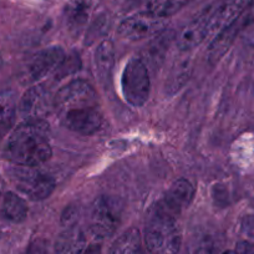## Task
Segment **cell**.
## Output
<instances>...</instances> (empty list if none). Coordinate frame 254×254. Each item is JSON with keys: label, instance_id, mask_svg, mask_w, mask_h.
<instances>
[{"label": "cell", "instance_id": "21", "mask_svg": "<svg viewBox=\"0 0 254 254\" xmlns=\"http://www.w3.org/2000/svg\"><path fill=\"white\" fill-rule=\"evenodd\" d=\"M29 252H30L31 254H55V251H53L51 247L44 241L36 242L34 246H31L30 251Z\"/></svg>", "mask_w": 254, "mask_h": 254}, {"label": "cell", "instance_id": "25", "mask_svg": "<svg viewBox=\"0 0 254 254\" xmlns=\"http://www.w3.org/2000/svg\"><path fill=\"white\" fill-rule=\"evenodd\" d=\"M1 66H3V58L0 55V69H1Z\"/></svg>", "mask_w": 254, "mask_h": 254}, {"label": "cell", "instance_id": "24", "mask_svg": "<svg viewBox=\"0 0 254 254\" xmlns=\"http://www.w3.org/2000/svg\"><path fill=\"white\" fill-rule=\"evenodd\" d=\"M222 254H237V253L234 251H226V252H223Z\"/></svg>", "mask_w": 254, "mask_h": 254}, {"label": "cell", "instance_id": "12", "mask_svg": "<svg viewBox=\"0 0 254 254\" xmlns=\"http://www.w3.org/2000/svg\"><path fill=\"white\" fill-rule=\"evenodd\" d=\"M211 11H204L203 14L194 18L190 21L177 36V48L182 51L190 50L196 48L199 44L203 43L209 35V19H211Z\"/></svg>", "mask_w": 254, "mask_h": 254}, {"label": "cell", "instance_id": "22", "mask_svg": "<svg viewBox=\"0 0 254 254\" xmlns=\"http://www.w3.org/2000/svg\"><path fill=\"white\" fill-rule=\"evenodd\" d=\"M244 254H254V237L243 243Z\"/></svg>", "mask_w": 254, "mask_h": 254}, {"label": "cell", "instance_id": "23", "mask_svg": "<svg viewBox=\"0 0 254 254\" xmlns=\"http://www.w3.org/2000/svg\"><path fill=\"white\" fill-rule=\"evenodd\" d=\"M84 254H101V247H100L99 244H91V246L84 252Z\"/></svg>", "mask_w": 254, "mask_h": 254}, {"label": "cell", "instance_id": "18", "mask_svg": "<svg viewBox=\"0 0 254 254\" xmlns=\"http://www.w3.org/2000/svg\"><path fill=\"white\" fill-rule=\"evenodd\" d=\"M190 0H147V11L160 18H170L185 8Z\"/></svg>", "mask_w": 254, "mask_h": 254}, {"label": "cell", "instance_id": "19", "mask_svg": "<svg viewBox=\"0 0 254 254\" xmlns=\"http://www.w3.org/2000/svg\"><path fill=\"white\" fill-rule=\"evenodd\" d=\"M16 109V97L13 91L0 92V126L10 121Z\"/></svg>", "mask_w": 254, "mask_h": 254}, {"label": "cell", "instance_id": "6", "mask_svg": "<svg viewBox=\"0 0 254 254\" xmlns=\"http://www.w3.org/2000/svg\"><path fill=\"white\" fill-rule=\"evenodd\" d=\"M122 202L112 196H100L91 213V231L97 238L112 236L121 223Z\"/></svg>", "mask_w": 254, "mask_h": 254}, {"label": "cell", "instance_id": "10", "mask_svg": "<svg viewBox=\"0 0 254 254\" xmlns=\"http://www.w3.org/2000/svg\"><path fill=\"white\" fill-rule=\"evenodd\" d=\"M253 0H223L211 11L209 31L211 35H218L224 29L236 23L248 9Z\"/></svg>", "mask_w": 254, "mask_h": 254}, {"label": "cell", "instance_id": "9", "mask_svg": "<svg viewBox=\"0 0 254 254\" xmlns=\"http://www.w3.org/2000/svg\"><path fill=\"white\" fill-rule=\"evenodd\" d=\"M65 60V51L60 46H51L36 53L26 65L28 82H35L58 70Z\"/></svg>", "mask_w": 254, "mask_h": 254}, {"label": "cell", "instance_id": "16", "mask_svg": "<svg viewBox=\"0 0 254 254\" xmlns=\"http://www.w3.org/2000/svg\"><path fill=\"white\" fill-rule=\"evenodd\" d=\"M3 214L14 223H21L28 216V206L21 197L14 192H6L3 198Z\"/></svg>", "mask_w": 254, "mask_h": 254}, {"label": "cell", "instance_id": "11", "mask_svg": "<svg viewBox=\"0 0 254 254\" xmlns=\"http://www.w3.org/2000/svg\"><path fill=\"white\" fill-rule=\"evenodd\" d=\"M194 187L190 181L181 178L172 183L163 198L158 202V206L173 216H180L193 201Z\"/></svg>", "mask_w": 254, "mask_h": 254}, {"label": "cell", "instance_id": "8", "mask_svg": "<svg viewBox=\"0 0 254 254\" xmlns=\"http://www.w3.org/2000/svg\"><path fill=\"white\" fill-rule=\"evenodd\" d=\"M54 107V99L43 85H35L26 90L19 101V115L24 121H44Z\"/></svg>", "mask_w": 254, "mask_h": 254}, {"label": "cell", "instance_id": "1", "mask_svg": "<svg viewBox=\"0 0 254 254\" xmlns=\"http://www.w3.org/2000/svg\"><path fill=\"white\" fill-rule=\"evenodd\" d=\"M54 109L67 130L91 136L101 128L104 116L94 87L84 80H72L54 97Z\"/></svg>", "mask_w": 254, "mask_h": 254}, {"label": "cell", "instance_id": "17", "mask_svg": "<svg viewBox=\"0 0 254 254\" xmlns=\"http://www.w3.org/2000/svg\"><path fill=\"white\" fill-rule=\"evenodd\" d=\"M115 61L114 44L110 40L102 41L97 48L95 54V64H96V72L100 79H107L110 76Z\"/></svg>", "mask_w": 254, "mask_h": 254}, {"label": "cell", "instance_id": "15", "mask_svg": "<svg viewBox=\"0 0 254 254\" xmlns=\"http://www.w3.org/2000/svg\"><path fill=\"white\" fill-rule=\"evenodd\" d=\"M109 254H147V249L143 247L140 232L131 228L117 237L110 247Z\"/></svg>", "mask_w": 254, "mask_h": 254}, {"label": "cell", "instance_id": "13", "mask_svg": "<svg viewBox=\"0 0 254 254\" xmlns=\"http://www.w3.org/2000/svg\"><path fill=\"white\" fill-rule=\"evenodd\" d=\"M222 242L216 232L196 231L190 238L186 254H222Z\"/></svg>", "mask_w": 254, "mask_h": 254}, {"label": "cell", "instance_id": "20", "mask_svg": "<svg viewBox=\"0 0 254 254\" xmlns=\"http://www.w3.org/2000/svg\"><path fill=\"white\" fill-rule=\"evenodd\" d=\"M89 16L87 13V5L84 3H76L74 6L70 8L69 15H67V24L70 29L79 33L80 29L86 23V19Z\"/></svg>", "mask_w": 254, "mask_h": 254}, {"label": "cell", "instance_id": "5", "mask_svg": "<svg viewBox=\"0 0 254 254\" xmlns=\"http://www.w3.org/2000/svg\"><path fill=\"white\" fill-rule=\"evenodd\" d=\"M121 91L127 104L141 107L150 96V76L143 61L131 58L125 65L121 75Z\"/></svg>", "mask_w": 254, "mask_h": 254}, {"label": "cell", "instance_id": "4", "mask_svg": "<svg viewBox=\"0 0 254 254\" xmlns=\"http://www.w3.org/2000/svg\"><path fill=\"white\" fill-rule=\"evenodd\" d=\"M8 176L14 187L33 201L48 198L55 190L54 178L36 167L15 165L9 170Z\"/></svg>", "mask_w": 254, "mask_h": 254}, {"label": "cell", "instance_id": "3", "mask_svg": "<svg viewBox=\"0 0 254 254\" xmlns=\"http://www.w3.org/2000/svg\"><path fill=\"white\" fill-rule=\"evenodd\" d=\"M182 233L176 216L160 206L152 209L145 228V244L148 254H177Z\"/></svg>", "mask_w": 254, "mask_h": 254}, {"label": "cell", "instance_id": "2", "mask_svg": "<svg viewBox=\"0 0 254 254\" xmlns=\"http://www.w3.org/2000/svg\"><path fill=\"white\" fill-rule=\"evenodd\" d=\"M53 155L48 122L23 121L14 128L5 145V156L18 166L38 167Z\"/></svg>", "mask_w": 254, "mask_h": 254}, {"label": "cell", "instance_id": "7", "mask_svg": "<svg viewBox=\"0 0 254 254\" xmlns=\"http://www.w3.org/2000/svg\"><path fill=\"white\" fill-rule=\"evenodd\" d=\"M167 25V19L153 15L150 11L133 14L121 21L119 35L130 41H138L160 34Z\"/></svg>", "mask_w": 254, "mask_h": 254}, {"label": "cell", "instance_id": "14", "mask_svg": "<svg viewBox=\"0 0 254 254\" xmlns=\"http://www.w3.org/2000/svg\"><path fill=\"white\" fill-rule=\"evenodd\" d=\"M86 238L81 229L71 227L59 236L55 246V254H84Z\"/></svg>", "mask_w": 254, "mask_h": 254}, {"label": "cell", "instance_id": "26", "mask_svg": "<svg viewBox=\"0 0 254 254\" xmlns=\"http://www.w3.org/2000/svg\"><path fill=\"white\" fill-rule=\"evenodd\" d=\"M26 254H31V253H30V252H28V253H26Z\"/></svg>", "mask_w": 254, "mask_h": 254}]
</instances>
